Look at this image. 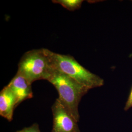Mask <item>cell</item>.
I'll use <instances>...</instances> for the list:
<instances>
[{"label":"cell","instance_id":"cell-1","mask_svg":"<svg viewBox=\"0 0 132 132\" xmlns=\"http://www.w3.org/2000/svg\"><path fill=\"white\" fill-rule=\"evenodd\" d=\"M47 80L57 90L59 101L78 122L80 119L79 104L82 97L90 90L69 76L52 68Z\"/></svg>","mask_w":132,"mask_h":132},{"label":"cell","instance_id":"cell-2","mask_svg":"<svg viewBox=\"0 0 132 132\" xmlns=\"http://www.w3.org/2000/svg\"><path fill=\"white\" fill-rule=\"evenodd\" d=\"M50 65L53 69L69 76L89 90L104 85L102 78L82 66L70 55H64L45 48Z\"/></svg>","mask_w":132,"mask_h":132},{"label":"cell","instance_id":"cell-3","mask_svg":"<svg viewBox=\"0 0 132 132\" xmlns=\"http://www.w3.org/2000/svg\"><path fill=\"white\" fill-rule=\"evenodd\" d=\"M52 68L45 48L34 49L24 53L18 64L17 73L32 84L40 80H47Z\"/></svg>","mask_w":132,"mask_h":132},{"label":"cell","instance_id":"cell-4","mask_svg":"<svg viewBox=\"0 0 132 132\" xmlns=\"http://www.w3.org/2000/svg\"><path fill=\"white\" fill-rule=\"evenodd\" d=\"M53 125L51 132H80L77 121L57 98L52 107Z\"/></svg>","mask_w":132,"mask_h":132},{"label":"cell","instance_id":"cell-5","mask_svg":"<svg viewBox=\"0 0 132 132\" xmlns=\"http://www.w3.org/2000/svg\"><path fill=\"white\" fill-rule=\"evenodd\" d=\"M7 86L15 94L17 101V106L24 100L33 97L31 84L23 76L18 73H16Z\"/></svg>","mask_w":132,"mask_h":132},{"label":"cell","instance_id":"cell-6","mask_svg":"<svg viewBox=\"0 0 132 132\" xmlns=\"http://www.w3.org/2000/svg\"><path fill=\"white\" fill-rule=\"evenodd\" d=\"M16 97L10 88L6 86L0 93V115L9 121L13 119L14 109L17 107Z\"/></svg>","mask_w":132,"mask_h":132},{"label":"cell","instance_id":"cell-7","mask_svg":"<svg viewBox=\"0 0 132 132\" xmlns=\"http://www.w3.org/2000/svg\"><path fill=\"white\" fill-rule=\"evenodd\" d=\"M52 3L61 5L63 7L70 11H75L79 9L83 0H53Z\"/></svg>","mask_w":132,"mask_h":132},{"label":"cell","instance_id":"cell-8","mask_svg":"<svg viewBox=\"0 0 132 132\" xmlns=\"http://www.w3.org/2000/svg\"><path fill=\"white\" fill-rule=\"evenodd\" d=\"M16 132H41V131L38 124L34 123L29 127H24L23 129L18 130Z\"/></svg>","mask_w":132,"mask_h":132},{"label":"cell","instance_id":"cell-9","mask_svg":"<svg viewBox=\"0 0 132 132\" xmlns=\"http://www.w3.org/2000/svg\"><path fill=\"white\" fill-rule=\"evenodd\" d=\"M131 108H132V87L131 90L130 92V94L128 97L127 101L124 107V111H127Z\"/></svg>","mask_w":132,"mask_h":132}]
</instances>
